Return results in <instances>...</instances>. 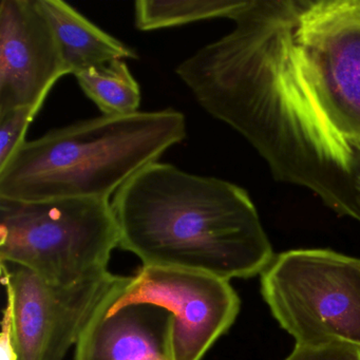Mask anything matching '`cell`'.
I'll return each mask as SVG.
<instances>
[{"label":"cell","instance_id":"cell-1","mask_svg":"<svg viewBox=\"0 0 360 360\" xmlns=\"http://www.w3.org/2000/svg\"><path fill=\"white\" fill-rule=\"evenodd\" d=\"M176 68L277 180L360 222V0H241Z\"/></svg>","mask_w":360,"mask_h":360},{"label":"cell","instance_id":"cell-2","mask_svg":"<svg viewBox=\"0 0 360 360\" xmlns=\"http://www.w3.org/2000/svg\"><path fill=\"white\" fill-rule=\"evenodd\" d=\"M120 248L142 265L223 279L262 273L274 252L248 191L214 176L155 162L113 195Z\"/></svg>","mask_w":360,"mask_h":360},{"label":"cell","instance_id":"cell-3","mask_svg":"<svg viewBox=\"0 0 360 360\" xmlns=\"http://www.w3.org/2000/svg\"><path fill=\"white\" fill-rule=\"evenodd\" d=\"M186 134V117L174 109L102 115L51 130L0 167V198L109 200Z\"/></svg>","mask_w":360,"mask_h":360},{"label":"cell","instance_id":"cell-4","mask_svg":"<svg viewBox=\"0 0 360 360\" xmlns=\"http://www.w3.org/2000/svg\"><path fill=\"white\" fill-rule=\"evenodd\" d=\"M120 229L110 200L18 201L0 198V262L56 285L109 271Z\"/></svg>","mask_w":360,"mask_h":360},{"label":"cell","instance_id":"cell-5","mask_svg":"<svg viewBox=\"0 0 360 360\" xmlns=\"http://www.w3.org/2000/svg\"><path fill=\"white\" fill-rule=\"evenodd\" d=\"M261 292L296 345L360 347V259L320 248L276 255Z\"/></svg>","mask_w":360,"mask_h":360},{"label":"cell","instance_id":"cell-6","mask_svg":"<svg viewBox=\"0 0 360 360\" xmlns=\"http://www.w3.org/2000/svg\"><path fill=\"white\" fill-rule=\"evenodd\" d=\"M107 307H163L172 316L174 360H202L237 319L239 296L231 281L191 269L142 265L132 277L122 276L107 296Z\"/></svg>","mask_w":360,"mask_h":360},{"label":"cell","instance_id":"cell-7","mask_svg":"<svg viewBox=\"0 0 360 360\" xmlns=\"http://www.w3.org/2000/svg\"><path fill=\"white\" fill-rule=\"evenodd\" d=\"M13 301L18 360H64L122 276L109 271L56 285L24 267L1 264Z\"/></svg>","mask_w":360,"mask_h":360},{"label":"cell","instance_id":"cell-8","mask_svg":"<svg viewBox=\"0 0 360 360\" xmlns=\"http://www.w3.org/2000/svg\"><path fill=\"white\" fill-rule=\"evenodd\" d=\"M66 75L56 35L37 0H1L0 115L22 107L39 112Z\"/></svg>","mask_w":360,"mask_h":360},{"label":"cell","instance_id":"cell-9","mask_svg":"<svg viewBox=\"0 0 360 360\" xmlns=\"http://www.w3.org/2000/svg\"><path fill=\"white\" fill-rule=\"evenodd\" d=\"M105 301L75 345L73 360H174L166 309L150 304L110 309Z\"/></svg>","mask_w":360,"mask_h":360},{"label":"cell","instance_id":"cell-10","mask_svg":"<svg viewBox=\"0 0 360 360\" xmlns=\"http://www.w3.org/2000/svg\"><path fill=\"white\" fill-rule=\"evenodd\" d=\"M49 22L64 60L67 75H77L115 60H136L138 53L98 28L62 0H37Z\"/></svg>","mask_w":360,"mask_h":360},{"label":"cell","instance_id":"cell-11","mask_svg":"<svg viewBox=\"0 0 360 360\" xmlns=\"http://www.w3.org/2000/svg\"><path fill=\"white\" fill-rule=\"evenodd\" d=\"M84 94L104 115L139 112L141 89L125 60H115L75 75Z\"/></svg>","mask_w":360,"mask_h":360},{"label":"cell","instance_id":"cell-12","mask_svg":"<svg viewBox=\"0 0 360 360\" xmlns=\"http://www.w3.org/2000/svg\"><path fill=\"white\" fill-rule=\"evenodd\" d=\"M241 0H139L134 25L140 31L174 28L202 20L227 18Z\"/></svg>","mask_w":360,"mask_h":360},{"label":"cell","instance_id":"cell-13","mask_svg":"<svg viewBox=\"0 0 360 360\" xmlns=\"http://www.w3.org/2000/svg\"><path fill=\"white\" fill-rule=\"evenodd\" d=\"M37 113L30 107H22L0 115V167L26 142L29 126Z\"/></svg>","mask_w":360,"mask_h":360},{"label":"cell","instance_id":"cell-14","mask_svg":"<svg viewBox=\"0 0 360 360\" xmlns=\"http://www.w3.org/2000/svg\"><path fill=\"white\" fill-rule=\"evenodd\" d=\"M284 360H360V347L347 343L309 347L295 345Z\"/></svg>","mask_w":360,"mask_h":360},{"label":"cell","instance_id":"cell-15","mask_svg":"<svg viewBox=\"0 0 360 360\" xmlns=\"http://www.w3.org/2000/svg\"><path fill=\"white\" fill-rule=\"evenodd\" d=\"M0 360H18L14 328V307L11 296L7 294V304L4 309L0 333Z\"/></svg>","mask_w":360,"mask_h":360}]
</instances>
